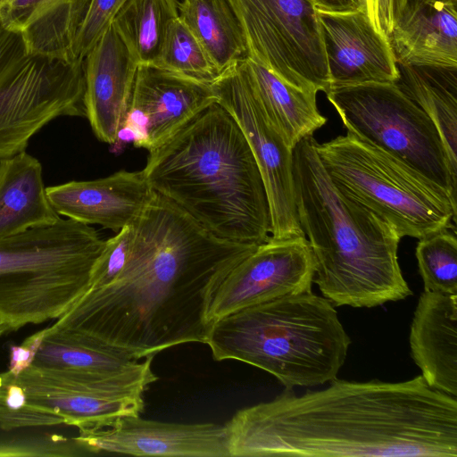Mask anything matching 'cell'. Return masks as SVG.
Listing matches in <instances>:
<instances>
[{"mask_svg": "<svg viewBox=\"0 0 457 457\" xmlns=\"http://www.w3.org/2000/svg\"><path fill=\"white\" fill-rule=\"evenodd\" d=\"M247 57L307 92L330 88L325 46L312 0H229Z\"/></svg>", "mask_w": 457, "mask_h": 457, "instance_id": "obj_9", "label": "cell"}, {"mask_svg": "<svg viewBox=\"0 0 457 457\" xmlns=\"http://www.w3.org/2000/svg\"><path fill=\"white\" fill-rule=\"evenodd\" d=\"M409 341L411 357L427 383L457 397V295L424 291Z\"/></svg>", "mask_w": 457, "mask_h": 457, "instance_id": "obj_20", "label": "cell"}, {"mask_svg": "<svg viewBox=\"0 0 457 457\" xmlns=\"http://www.w3.org/2000/svg\"><path fill=\"white\" fill-rule=\"evenodd\" d=\"M132 223L105 240L104 247L93 268L89 288L106 284L125 263L133 237Z\"/></svg>", "mask_w": 457, "mask_h": 457, "instance_id": "obj_32", "label": "cell"}, {"mask_svg": "<svg viewBox=\"0 0 457 457\" xmlns=\"http://www.w3.org/2000/svg\"><path fill=\"white\" fill-rule=\"evenodd\" d=\"M230 457L457 456V397L422 375L285 390L225 424Z\"/></svg>", "mask_w": 457, "mask_h": 457, "instance_id": "obj_2", "label": "cell"}, {"mask_svg": "<svg viewBox=\"0 0 457 457\" xmlns=\"http://www.w3.org/2000/svg\"><path fill=\"white\" fill-rule=\"evenodd\" d=\"M153 359L147 356L137 369L111 377L75 376L34 367L16 376L27 405L42 413L48 426L96 429L143 411L144 392L158 379Z\"/></svg>", "mask_w": 457, "mask_h": 457, "instance_id": "obj_10", "label": "cell"}, {"mask_svg": "<svg viewBox=\"0 0 457 457\" xmlns=\"http://www.w3.org/2000/svg\"><path fill=\"white\" fill-rule=\"evenodd\" d=\"M315 151L332 183L349 199L418 239L454 228L456 200L403 162L347 131Z\"/></svg>", "mask_w": 457, "mask_h": 457, "instance_id": "obj_7", "label": "cell"}, {"mask_svg": "<svg viewBox=\"0 0 457 457\" xmlns=\"http://www.w3.org/2000/svg\"><path fill=\"white\" fill-rule=\"evenodd\" d=\"M317 13L330 87L397 80V63L388 39L376 29L366 9Z\"/></svg>", "mask_w": 457, "mask_h": 457, "instance_id": "obj_16", "label": "cell"}, {"mask_svg": "<svg viewBox=\"0 0 457 457\" xmlns=\"http://www.w3.org/2000/svg\"><path fill=\"white\" fill-rule=\"evenodd\" d=\"M140 363V360L53 324L46 328L30 367L75 376L111 377L133 370Z\"/></svg>", "mask_w": 457, "mask_h": 457, "instance_id": "obj_23", "label": "cell"}, {"mask_svg": "<svg viewBox=\"0 0 457 457\" xmlns=\"http://www.w3.org/2000/svg\"><path fill=\"white\" fill-rule=\"evenodd\" d=\"M91 0H47L21 31L29 54L76 61L72 47Z\"/></svg>", "mask_w": 457, "mask_h": 457, "instance_id": "obj_27", "label": "cell"}, {"mask_svg": "<svg viewBox=\"0 0 457 457\" xmlns=\"http://www.w3.org/2000/svg\"><path fill=\"white\" fill-rule=\"evenodd\" d=\"M8 331L6 326L3 323V321L0 320V336L3 335L4 332Z\"/></svg>", "mask_w": 457, "mask_h": 457, "instance_id": "obj_39", "label": "cell"}, {"mask_svg": "<svg viewBox=\"0 0 457 457\" xmlns=\"http://www.w3.org/2000/svg\"><path fill=\"white\" fill-rule=\"evenodd\" d=\"M155 66L208 84L220 75L179 16L168 27Z\"/></svg>", "mask_w": 457, "mask_h": 457, "instance_id": "obj_28", "label": "cell"}, {"mask_svg": "<svg viewBox=\"0 0 457 457\" xmlns=\"http://www.w3.org/2000/svg\"><path fill=\"white\" fill-rule=\"evenodd\" d=\"M177 0H127L112 25L138 65H156Z\"/></svg>", "mask_w": 457, "mask_h": 457, "instance_id": "obj_26", "label": "cell"}, {"mask_svg": "<svg viewBox=\"0 0 457 457\" xmlns=\"http://www.w3.org/2000/svg\"><path fill=\"white\" fill-rule=\"evenodd\" d=\"M47 0H10L0 9V17L7 29L21 31Z\"/></svg>", "mask_w": 457, "mask_h": 457, "instance_id": "obj_33", "label": "cell"}, {"mask_svg": "<svg viewBox=\"0 0 457 457\" xmlns=\"http://www.w3.org/2000/svg\"><path fill=\"white\" fill-rule=\"evenodd\" d=\"M325 94L348 132L403 162L456 200L457 178L437 129L395 83L330 87Z\"/></svg>", "mask_w": 457, "mask_h": 457, "instance_id": "obj_8", "label": "cell"}, {"mask_svg": "<svg viewBox=\"0 0 457 457\" xmlns=\"http://www.w3.org/2000/svg\"><path fill=\"white\" fill-rule=\"evenodd\" d=\"M415 255L424 291L457 295V239L448 229L420 239Z\"/></svg>", "mask_w": 457, "mask_h": 457, "instance_id": "obj_29", "label": "cell"}, {"mask_svg": "<svg viewBox=\"0 0 457 457\" xmlns=\"http://www.w3.org/2000/svg\"><path fill=\"white\" fill-rule=\"evenodd\" d=\"M216 102L212 84L155 65H138L117 142L148 152Z\"/></svg>", "mask_w": 457, "mask_h": 457, "instance_id": "obj_14", "label": "cell"}, {"mask_svg": "<svg viewBox=\"0 0 457 457\" xmlns=\"http://www.w3.org/2000/svg\"><path fill=\"white\" fill-rule=\"evenodd\" d=\"M46 194L60 216L119 232L138 218L154 191L143 170H122L94 180L48 187Z\"/></svg>", "mask_w": 457, "mask_h": 457, "instance_id": "obj_18", "label": "cell"}, {"mask_svg": "<svg viewBox=\"0 0 457 457\" xmlns=\"http://www.w3.org/2000/svg\"><path fill=\"white\" fill-rule=\"evenodd\" d=\"M105 240L69 218L0 237V320L8 330L62 316L89 288Z\"/></svg>", "mask_w": 457, "mask_h": 457, "instance_id": "obj_6", "label": "cell"}, {"mask_svg": "<svg viewBox=\"0 0 457 457\" xmlns=\"http://www.w3.org/2000/svg\"><path fill=\"white\" fill-rule=\"evenodd\" d=\"M132 225L119 272L89 288L54 325L136 360L206 344L212 293L257 246L214 236L156 192Z\"/></svg>", "mask_w": 457, "mask_h": 457, "instance_id": "obj_1", "label": "cell"}, {"mask_svg": "<svg viewBox=\"0 0 457 457\" xmlns=\"http://www.w3.org/2000/svg\"><path fill=\"white\" fill-rule=\"evenodd\" d=\"M178 9L220 74L247 57L244 31L229 0H182Z\"/></svg>", "mask_w": 457, "mask_h": 457, "instance_id": "obj_25", "label": "cell"}, {"mask_svg": "<svg viewBox=\"0 0 457 457\" xmlns=\"http://www.w3.org/2000/svg\"><path fill=\"white\" fill-rule=\"evenodd\" d=\"M10 0H0V9L9 3Z\"/></svg>", "mask_w": 457, "mask_h": 457, "instance_id": "obj_40", "label": "cell"}, {"mask_svg": "<svg viewBox=\"0 0 457 457\" xmlns=\"http://www.w3.org/2000/svg\"><path fill=\"white\" fill-rule=\"evenodd\" d=\"M84 61L28 54L0 74V159L60 116H84Z\"/></svg>", "mask_w": 457, "mask_h": 457, "instance_id": "obj_11", "label": "cell"}, {"mask_svg": "<svg viewBox=\"0 0 457 457\" xmlns=\"http://www.w3.org/2000/svg\"><path fill=\"white\" fill-rule=\"evenodd\" d=\"M216 102L235 119L245 135L261 172L276 239L305 237L295 199L293 149L267 118L244 71L241 60L212 82Z\"/></svg>", "mask_w": 457, "mask_h": 457, "instance_id": "obj_12", "label": "cell"}, {"mask_svg": "<svg viewBox=\"0 0 457 457\" xmlns=\"http://www.w3.org/2000/svg\"><path fill=\"white\" fill-rule=\"evenodd\" d=\"M407 0H376L375 27L387 37Z\"/></svg>", "mask_w": 457, "mask_h": 457, "instance_id": "obj_36", "label": "cell"}, {"mask_svg": "<svg viewBox=\"0 0 457 457\" xmlns=\"http://www.w3.org/2000/svg\"><path fill=\"white\" fill-rule=\"evenodd\" d=\"M152 189L214 236L258 246L270 237L265 186L240 127L218 102L148 152Z\"/></svg>", "mask_w": 457, "mask_h": 457, "instance_id": "obj_3", "label": "cell"}, {"mask_svg": "<svg viewBox=\"0 0 457 457\" xmlns=\"http://www.w3.org/2000/svg\"><path fill=\"white\" fill-rule=\"evenodd\" d=\"M318 11L347 12L367 9L366 0H312Z\"/></svg>", "mask_w": 457, "mask_h": 457, "instance_id": "obj_37", "label": "cell"}, {"mask_svg": "<svg viewBox=\"0 0 457 457\" xmlns=\"http://www.w3.org/2000/svg\"><path fill=\"white\" fill-rule=\"evenodd\" d=\"M74 439L93 454L230 457L225 425L174 423L125 416L109 427L81 429Z\"/></svg>", "mask_w": 457, "mask_h": 457, "instance_id": "obj_15", "label": "cell"}, {"mask_svg": "<svg viewBox=\"0 0 457 457\" xmlns=\"http://www.w3.org/2000/svg\"><path fill=\"white\" fill-rule=\"evenodd\" d=\"M46 328L27 337L20 345L10 347L8 370L14 375L20 374L31 366L35 355L44 337Z\"/></svg>", "mask_w": 457, "mask_h": 457, "instance_id": "obj_35", "label": "cell"}, {"mask_svg": "<svg viewBox=\"0 0 457 457\" xmlns=\"http://www.w3.org/2000/svg\"><path fill=\"white\" fill-rule=\"evenodd\" d=\"M293 149L295 199L315 262V283L334 306L372 308L412 294L398 262L401 237L388 222L342 194L314 148Z\"/></svg>", "mask_w": 457, "mask_h": 457, "instance_id": "obj_4", "label": "cell"}, {"mask_svg": "<svg viewBox=\"0 0 457 457\" xmlns=\"http://www.w3.org/2000/svg\"><path fill=\"white\" fill-rule=\"evenodd\" d=\"M28 54L21 32L7 29L0 17V74Z\"/></svg>", "mask_w": 457, "mask_h": 457, "instance_id": "obj_34", "label": "cell"}, {"mask_svg": "<svg viewBox=\"0 0 457 457\" xmlns=\"http://www.w3.org/2000/svg\"><path fill=\"white\" fill-rule=\"evenodd\" d=\"M83 61L86 117L100 141L115 145L138 64L112 24Z\"/></svg>", "mask_w": 457, "mask_h": 457, "instance_id": "obj_17", "label": "cell"}, {"mask_svg": "<svg viewBox=\"0 0 457 457\" xmlns=\"http://www.w3.org/2000/svg\"><path fill=\"white\" fill-rule=\"evenodd\" d=\"M366 3H367L368 13H369V15H370L373 24H374V21H375L376 0H366Z\"/></svg>", "mask_w": 457, "mask_h": 457, "instance_id": "obj_38", "label": "cell"}, {"mask_svg": "<svg viewBox=\"0 0 457 457\" xmlns=\"http://www.w3.org/2000/svg\"><path fill=\"white\" fill-rule=\"evenodd\" d=\"M315 262L305 237H271L235 265L212 293L208 320L278 297L312 292Z\"/></svg>", "mask_w": 457, "mask_h": 457, "instance_id": "obj_13", "label": "cell"}, {"mask_svg": "<svg viewBox=\"0 0 457 457\" xmlns=\"http://www.w3.org/2000/svg\"><path fill=\"white\" fill-rule=\"evenodd\" d=\"M400 90L433 121L457 178V67L397 64Z\"/></svg>", "mask_w": 457, "mask_h": 457, "instance_id": "obj_24", "label": "cell"}, {"mask_svg": "<svg viewBox=\"0 0 457 457\" xmlns=\"http://www.w3.org/2000/svg\"><path fill=\"white\" fill-rule=\"evenodd\" d=\"M127 0H91L86 18L75 38L72 53L83 60Z\"/></svg>", "mask_w": 457, "mask_h": 457, "instance_id": "obj_31", "label": "cell"}, {"mask_svg": "<svg viewBox=\"0 0 457 457\" xmlns=\"http://www.w3.org/2000/svg\"><path fill=\"white\" fill-rule=\"evenodd\" d=\"M387 39L397 64L457 67V0H407Z\"/></svg>", "mask_w": 457, "mask_h": 457, "instance_id": "obj_19", "label": "cell"}, {"mask_svg": "<svg viewBox=\"0 0 457 457\" xmlns=\"http://www.w3.org/2000/svg\"><path fill=\"white\" fill-rule=\"evenodd\" d=\"M206 345L215 361L245 362L293 389L335 379L351 339L334 305L307 292L223 316L212 323Z\"/></svg>", "mask_w": 457, "mask_h": 457, "instance_id": "obj_5", "label": "cell"}, {"mask_svg": "<svg viewBox=\"0 0 457 457\" xmlns=\"http://www.w3.org/2000/svg\"><path fill=\"white\" fill-rule=\"evenodd\" d=\"M74 437L59 435L18 438L0 442V456H81L92 455Z\"/></svg>", "mask_w": 457, "mask_h": 457, "instance_id": "obj_30", "label": "cell"}, {"mask_svg": "<svg viewBox=\"0 0 457 457\" xmlns=\"http://www.w3.org/2000/svg\"><path fill=\"white\" fill-rule=\"evenodd\" d=\"M60 218L48 199L37 158L22 151L0 159V237Z\"/></svg>", "mask_w": 457, "mask_h": 457, "instance_id": "obj_21", "label": "cell"}, {"mask_svg": "<svg viewBox=\"0 0 457 457\" xmlns=\"http://www.w3.org/2000/svg\"><path fill=\"white\" fill-rule=\"evenodd\" d=\"M241 62L267 118L289 147L294 149L326 123L316 93L291 86L248 57Z\"/></svg>", "mask_w": 457, "mask_h": 457, "instance_id": "obj_22", "label": "cell"}]
</instances>
